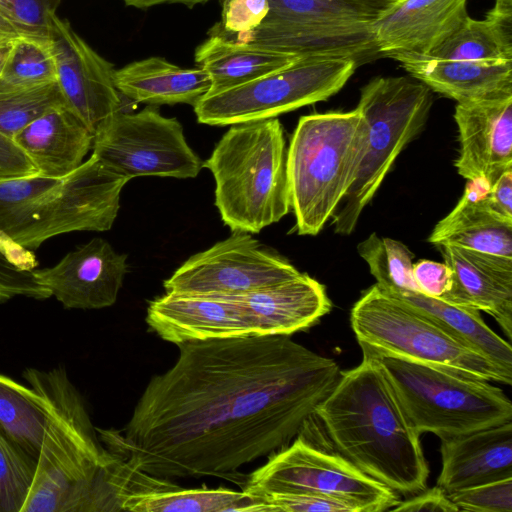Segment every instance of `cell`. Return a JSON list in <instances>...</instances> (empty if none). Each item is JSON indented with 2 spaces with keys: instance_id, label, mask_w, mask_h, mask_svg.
<instances>
[{
  "instance_id": "6da1fadb",
  "label": "cell",
  "mask_w": 512,
  "mask_h": 512,
  "mask_svg": "<svg viewBox=\"0 0 512 512\" xmlns=\"http://www.w3.org/2000/svg\"><path fill=\"white\" fill-rule=\"evenodd\" d=\"M122 431L99 430L106 448L160 478H229L284 448L336 385V361L290 335L177 345Z\"/></svg>"
},
{
  "instance_id": "7a4b0ae2",
  "label": "cell",
  "mask_w": 512,
  "mask_h": 512,
  "mask_svg": "<svg viewBox=\"0 0 512 512\" xmlns=\"http://www.w3.org/2000/svg\"><path fill=\"white\" fill-rule=\"evenodd\" d=\"M313 416L332 448L370 478L404 496L427 488L420 434L371 355L340 372Z\"/></svg>"
},
{
  "instance_id": "3957f363",
  "label": "cell",
  "mask_w": 512,
  "mask_h": 512,
  "mask_svg": "<svg viewBox=\"0 0 512 512\" xmlns=\"http://www.w3.org/2000/svg\"><path fill=\"white\" fill-rule=\"evenodd\" d=\"M128 181L94 154L62 178L36 175L1 181L0 252L20 268L33 270V251L49 238L110 230Z\"/></svg>"
},
{
  "instance_id": "277c9868",
  "label": "cell",
  "mask_w": 512,
  "mask_h": 512,
  "mask_svg": "<svg viewBox=\"0 0 512 512\" xmlns=\"http://www.w3.org/2000/svg\"><path fill=\"white\" fill-rule=\"evenodd\" d=\"M23 377L48 399L50 418L21 512L111 511L107 473L115 455L100 444L65 369L29 368Z\"/></svg>"
},
{
  "instance_id": "5b68a950",
  "label": "cell",
  "mask_w": 512,
  "mask_h": 512,
  "mask_svg": "<svg viewBox=\"0 0 512 512\" xmlns=\"http://www.w3.org/2000/svg\"><path fill=\"white\" fill-rule=\"evenodd\" d=\"M215 205L232 231L259 233L291 209L287 146L277 117L230 125L203 162Z\"/></svg>"
},
{
  "instance_id": "8992f818",
  "label": "cell",
  "mask_w": 512,
  "mask_h": 512,
  "mask_svg": "<svg viewBox=\"0 0 512 512\" xmlns=\"http://www.w3.org/2000/svg\"><path fill=\"white\" fill-rule=\"evenodd\" d=\"M366 123L349 112L302 116L287 147L291 208L299 235H317L353 183L364 152Z\"/></svg>"
},
{
  "instance_id": "52a82bcc",
  "label": "cell",
  "mask_w": 512,
  "mask_h": 512,
  "mask_svg": "<svg viewBox=\"0 0 512 512\" xmlns=\"http://www.w3.org/2000/svg\"><path fill=\"white\" fill-rule=\"evenodd\" d=\"M264 22L231 35L215 24L209 32L268 47L300 59H350L358 66L382 56L373 25L388 6L378 0H269Z\"/></svg>"
},
{
  "instance_id": "ba28073f",
  "label": "cell",
  "mask_w": 512,
  "mask_h": 512,
  "mask_svg": "<svg viewBox=\"0 0 512 512\" xmlns=\"http://www.w3.org/2000/svg\"><path fill=\"white\" fill-rule=\"evenodd\" d=\"M432 90L405 76L376 77L364 85L356 109L366 123L364 152L353 183L337 206L331 225L350 235L402 150L424 129Z\"/></svg>"
},
{
  "instance_id": "9c48e42d",
  "label": "cell",
  "mask_w": 512,
  "mask_h": 512,
  "mask_svg": "<svg viewBox=\"0 0 512 512\" xmlns=\"http://www.w3.org/2000/svg\"><path fill=\"white\" fill-rule=\"evenodd\" d=\"M350 322L362 352L435 366L489 382L512 383L511 373L376 284L353 305Z\"/></svg>"
},
{
  "instance_id": "30bf717a",
  "label": "cell",
  "mask_w": 512,
  "mask_h": 512,
  "mask_svg": "<svg viewBox=\"0 0 512 512\" xmlns=\"http://www.w3.org/2000/svg\"><path fill=\"white\" fill-rule=\"evenodd\" d=\"M391 385L411 426L440 439L512 421V403L489 381L372 354Z\"/></svg>"
},
{
  "instance_id": "8fae6325",
  "label": "cell",
  "mask_w": 512,
  "mask_h": 512,
  "mask_svg": "<svg viewBox=\"0 0 512 512\" xmlns=\"http://www.w3.org/2000/svg\"><path fill=\"white\" fill-rule=\"evenodd\" d=\"M357 67L350 59H299L245 84L207 93L194 112L199 123L210 126L275 118L329 99Z\"/></svg>"
},
{
  "instance_id": "7c38bea8",
  "label": "cell",
  "mask_w": 512,
  "mask_h": 512,
  "mask_svg": "<svg viewBox=\"0 0 512 512\" xmlns=\"http://www.w3.org/2000/svg\"><path fill=\"white\" fill-rule=\"evenodd\" d=\"M242 491L303 493L351 506L355 512L390 511L400 495L370 478L334 449L312 444L299 436L272 453L244 482Z\"/></svg>"
},
{
  "instance_id": "4fadbf2b",
  "label": "cell",
  "mask_w": 512,
  "mask_h": 512,
  "mask_svg": "<svg viewBox=\"0 0 512 512\" xmlns=\"http://www.w3.org/2000/svg\"><path fill=\"white\" fill-rule=\"evenodd\" d=\"M92 154L128 180L140 176L195 178L203 167L181 123L150 105L138 112L116 113L95 133Z\"/></svg>"
},
{
  "instance_id": "5bb4252c",
  "label": "cell",
  "mask_w": 512,
  "mask_h": 512,
  "mask_svg": "<svg viewBox=\"0 0 512 512\" xmlns=\"http://www.w3.org/2000/svg\"><path fill=\"white\" fill-rule=\"evenodd\" d=\"M287 259L251 233L232 231L226 239L189 257L164 281L166 292L236 296L298 275Z\"/></svg>"
},
{
  "instance_id": "9a60e30c",
  "label": "cell",
  "mask_w": 512,
  "mask_h": 512,
  "mask_svg": "<svg viewBox=\"0 0 512 512\" xmlns=\"http://www.w3.org/2000/svg\"><path fill=\"white\" fill-rule=\"evenodd\" d=\"M49 40L65 104L95 135L121 110V95L113 78L115 68L56 14Z\"/></svg>"
},
{
  "instance_id": "2e32d148",
  "label": "cell",
  "mask_w": 512,
  "mask_h": 512,
  "mask_svg": "<svg viewBox=\"0 0 512 512\" xmlns=\"http://www.w3.org/2000/svg\"><path fill=\"white\" fill-rule=\"evenodd\" d=\"M32 273L65 308L112 306L127 273V255L102 238H93L66 254L56 265Z\"/></svg>"
},
{
  "instance_id": "e0dca14e",
  "label": "cell",
  "mask_w": 512,
  "mask_h": 512,
  "mask_svg": "<svg viewBox=\"0 0 512 512\" xmlns=\"http://www.w3.org/2000/svg\"><path fill=\"white\" fill-rule=\"evenodd\" d=\"M459 153L455 168L467 181L490 187L512 169V93L457 103Z\"/></svg>"
},
{
  "instance_id": "ac0fdd59",
  "label": "cell",
  "mask_w": 512,
  "mask_h": 512,
  "mask_svg": "<svg viewBox=\"0 0 512 512\" xmlns=\"http://www.w3.org/2000/svg\"><path fill=\"white\" fill-rule=\"evenodd\" d=\"M146 323L176 345L253 335L238 302L230 296L165 292L151 300Z\"/></svg>"
},
{
  "instance_id": "d6986e66",
  "label": "cell",
  "mask_w": 512,
  "mask_h": 512,
  "mask_svg": "<svg viewBox=\"0 0 512 512\" xmlns=\"http://www.w3.org/2000/svg\"><path fill=\"white\" fill-rule=\"evenodd\" d=\"M468 0H404L387 6L373 25L379 53L424 56L469 16Z\"/></svg>"
},
{
  "instance_id": "ffe728a7",
  "label": "cell",
  "mask_w": 512,
  "mask_h": 512,
  "mask_svg": "<svg viewBox=\"0 0 512 512\" xmlns=\"http://www.w3.org/2000/svg\"><path fill=\"white\" fill-rule=\"evenodd\" d=\"M240 305L253 335H292L328 314L332 303L323 284L298 275L245 294L230 296Z\"/></svg>"
},
{
  "instance_id": "44dd1931",
  "label": "cell",
  "mask_w": 512,
  "mask_h": 512,
  "mask_svg": "<svg viewBox=\"0 0 512 512\" xmlns=\"http://www.w3.org/2000/svg\"><path fill=\"white\" fill-rule=\"evenodd\" d=\"M452 270L445 302L490 314L512 336V258L448 245L438 246Z\"/></svg>"
},
{
  "instance_id": "7402d4cb",
  "label": "cell",
  "mask_w": 512,
  "mask_h": 512,
  "mask_svg": "<svg viewBox=\"0 0 512 512\" xmlns=\"http://www.w3.org/2000/svg\"><path fill=\"white\" fill-rule=\"evenodd\" d=\"M118 511L132 512H270L264 501L227 488H182L132 466L126 470Z\"/></svg>"
},
{
  "instance_id": "603a6c76",
  "label": "cell",
  "mask_w": 512,
  "mask_h": 512,
  "mask_svg": "<svg viewBox=\"0 0 512 512\" xmlns=\"http://www.w3.org/2000/svg\"><path fill=\"white\" fill-rule=\"evenodd\" d=\"M440 440L436 485L447 493L512 478V421Z\"/></svg>"
},
{
  "instance_id": "cb8c5ba5",
  "label": "cell",
  "mask_w": 512,
  "mask_h": 512,
  "mask_svg": "<svg viewBox=\"0 0 512 512\" xmlns=\"http://www.w3.org/2000/svg\"><path fill=\"white\" fill-rule=\"evenodd\" d=\"M94 134L66 104L32 121L13 140L47 178H62L76 170L92 149Z\"/></svg>"
},
{
  "instance_id": "d4e9b609",
  "label": "cell",
  "mask_w": 512,
  "mask_h": 512,
  "mask_svg": "<svg viewBox=\"0 0 512 512\" xmlns=\"http://www.w3.org/2000/svg\"><path fill=\"white\" fill-rule=\"evenodd\" d=\"M489 188L484 180L467 181L459 202L435 225L428 241L436 246L512 258V221L489 207L486 201Z\"/></svg>"
},
{
  "instance_id": "484cf974",
  "label": "cell",
  "mask_w": 512,
  "mask_h": 512,
  "mask_svg": "<svg viewBox=\"0 0 512 512\" xmlns=\"http://www.w3.org/2000/svg\"><path fill=\"white\" fill-rule=\"evenodd\" d=\"M391 58L414 79L457 103L512 93V61L439 60L412 55Z\"/></svg>"
},
{
  "instance_id": "4316f807",
  "label": "cell",
  "mask_w": 512,
  "mask_h": 512,
  "mask_svg": "<svg viewBox=\"0 0 512 512\" xmlns=\"http://www.w3.org/2000/svg\"><path fill=\"white\" fill-rule=\"evenodd\" d=\"M113 78L120 95L150 106H194L211 89L203 69L182 68L156 56L115 69Z\"/></svg>"
},
{
  "instance_id": "83f0119b",
  "label": "cell",
  "mask_w": 512,
  "mask_h": 512,
  "mask_svg": "<svg viewBox=\"0 0 512 512\" xmlns=\"http://www.w3.org/2000/svg\"><path fill=\"white\" fill-rule=\"evenodd\" d=\"M209 37L195 50L197 67L211 80L210 92L245 84L285 68L300 58L261 45L238 42L220 34Z\"/></svg>"
},
{
  "instance_id": "f1b7e54d",
  "label": "cell",
  "mask_w": 512,
  "mask_h": 512,
  "mask_svg": "<svg viewBox=\"0 0 512 512\" xmlns=\"http://www.w3.org/2000/svg\"><path fill=\"white\" fill-rule=\"evenodd\" d=\"M417 57L439 60L512 61V5L495 3L482 20L468 16L441 44L427 55Z\"/></svg>"
},
{
  "instance_id": "f546056e",
  "label": "cell",
  "mask_w": 512,
  "mask_h": 512,
  "mask_svg": "<svg viewBox=\"0 0 512 512\" xmlns=\"http://www.w3.org/2000/svg\"><path fill=\"white\" fill-rule=\"evenodd\" d=\"M429 316L456 338L512 374V347L483 321L480 311L425 296L417 291L394 294Z\"/></svg>"
},
{
  "instance_id": "4dcf8cb0",
  "label": "cell",
  "mask_w": 512,
  "mask_h": 512,
  "mask_svg": "<svg viewBox=\"0 0 512 512\" xmlns=\"http://www.w3.org/2000/svg\"><path fill=\"white\" fill-rule=\"evenodd\" d=\"M49 418V401L39 389L0 374V432L36 460Z\"/></svg>"
},
{
  "instance_id": "1f68e13d",
  "label": "cell",
  "mask_w": 512,
  "mask_h": 512,
  "mask_svg": "<svg viewBox=\"0 0 512 512\" xmlns=\"http://www.w3.org/2000/svg\"><path fill=\"white\" fill-rule=\"evenodd\" d=\"M54 82H57V67L49 39L23 36L10 44L0 74V92Z\"/></svg>"
},
{
  "instance_id": "d6a6232c",
  "label": "cell",
  "mask_w": 512,
  "mask_h": 512,
  "mask_svg": "<svg viewBox=\"0 0 512 512\" xmlns=\"http://www.w3.org/2000/svg\"><path fill=\"white\" fill-rule=\"evenodd\" d=\"M357 250L375 284L384 292L417 291L412 275L414 254L405 244L372 233L358 244Z\"/></svg>"
},
{
  "instance_id": "836d02e7",
  "label": "cell",
  "mask_w": 512,
  "mask_h": 512,
  "mask_svg": "<svg viewBox=\"0 0 512 512\" xmlns=\"http://www.w3.org/2000/svg\"><path fill=\"white\" fill-rule=\"evenodd\" d=\"M65 104L57 82L0 92V132L13 139L48 110Z\"/></svg>"
},
{
  "instance_id": "e575fe53",
  "label": "cell",
  "mask_w": 512,
  "mask_h": 512,
  "mask_svg": "<svg viewBox=\"0 0 512 512\" xmlns=\"http://www.w3.org/2000/svg\"><path fill=\"white\" fill-rule=\"evenodd\" d=\"M37 460L0 432V512H21L30 493Z\"/></svg>"
},
{
  "instance_id": "d590c367",
  "label": "cell",
  "mask_w": 512,
  "mask_h": 512,
  "mask_svg": "<svg viewBox=\"0 0 512 512\" xmlns=\"http://www.w3.org/2000/svg\"><path fill=\"white\" fill-rule=\"evenodd\" d=\"M62 0H0V10L27 37L49 39Z\"/></svg>"
},
{
  "instance_id": "8d00e7d4",
  "label": "cell",
  "mask_w": 512,
  "mask_h": 512,
  "mask_svg": "<svg viewBox=\"0 0 512 512\" xmlns=\"http://www.w3.org/2000/svg\"><path fill=\"white\" fill-rule=\"evenodd\" d=\"M458 511L512 512V478L448 493Z\"/></svg>"
},
{
  "instance_id": "74e56055",
  "label": "cell",
  "mask_w": 512,
  "mask_h": 512,
  "mask_svg": "<svg viewBox=\"0 0 512 512\" xmlns=\"http://www.w3.org/2000/svg\"><path fill=\"white\" fill-rule=\"evenodd\" d=\"M269 9V0H223L218 25L228 34H245L264 22Z\"/></svg>"
},
{
  "instance_id": "f35d334b",
  "label": "cell",
  "mask_w": 512,
  "mask_h": 512,
  "mask_svg": "<svg viewBox=\"0 0 512 512\" xmlns=\"http://www.w3.org/2000/svg\"><path fill=\"white\" fill-rule=\"evenodd\" d=\"M16 296L43 300L51 297L49 291L34 277L32 270H24L0 252V302Z\"/></svg>"
},
{
  "instance_id": "ab89813d",
  "label": "cell",
  "mask_w": 512,
  "mask_h": 512,
  "mask_svg": "<svg viewBox=\"0 0 512 512\" xmlns=\"http://www.w3.org/2000/svg\"><path fill=\"white\" fill-rule=\"evenodd\" d=\"M273 512H355L342 502L303 493H265L258 495Z\"/></svg>"
},
{
  "instance_id": "60d3db41",
  "label": "cell",
  "mask_w": 512,
  "mask_h": 512,
  "mask_svg": "<svg viewBox=\"0 0 512 512\" xmlns=\"http://www.w3.org/2000/svg\"><path fill=\"white\" fill-rule=\"evenodd\" d=\"M412 275L417 291L442 300L452 287V270L445 262L422 259L413 264Z\"/></svg>"
},
{
  "instance_id": "b9f144b4",
  "label": "cell",
  "mask_w": 512,
  "mask_h": 512,
  "mask_svg": "<svg viewBox=\"0 0 512 512\" xmlns=\"http://www.w3.org/2000/svg\"><path fill=\"white\" fill-rule=\"evenodd\" d=\"M38 175L36 167L15 141L0 132V182Z\"/></svg>"
},
{
  "instance_id": "7bdbcfd3",
  "label": "cell",
  "mask_w": 512,
  "mask_h": 512,
  "mask_svg": "<svg viewBox=\"0 0 512 512\" xmlns=\"http://www.w3.org/2000/svg\"><path fill=\"white\" fill-rule=\"evenodd\" d=\"M390 511L459 512L448 493L438 485L430 489L425 488L406 500H400Z\"/></svg>"
},
{
  "instance_id": "ee69618b",
  "label": "cell",
  "mask_w": 512,
  "mask_h": 512,
  "mask_svg": "<svg viewBox=\"0 0 512 512\" xmlns=\"http://www.w3.org/2000/svg\"><path fill=\"white\" fill-rule=\"evenodd\" d=\"M489 207L499 216L512 221V169L506 170L486 193Z\"/></svg>"
},
{
  "instance_id": "f6af8a7d",
  "label": "cell",
  "mask_w": 512,
  "mask_h": 512,
  "mask_svg": "<svg viewBox=\"0 0 512 512\" xmlns=\"http://www.w3.org/2000/svg\"><path fill=\"white\" fill-rule=\"evenodd\" d=\"M23 36L14 23L0 10V47L9 46Z\"/></svg>"
},
{
  "instance_id": "bcb514c9",
  "label": "cell",
  "mask_w": 512,
  "mask_h": 512,
  "mask_svg": "<svg viewBox=\"0 0 512 512\" xmlns=\"http://www.w3.org/2000/svg\"><path fill=\"white\" fill-rule=\"evenodd\" d=\"M126 6H131L138 9H148L156 5L160 4H171V3H179L183 4L189 8L197 4H205L210 0H122Z\"/></svg>"
},
{
  "instance_id": "7dc6e473",
  "label": "cell",
  "mask_w": 512,
  "mask_h": 512,
  "mask_svg": "<svg viewBox=\"0 0 512 512\" xmlns=\"http://www.w3.org/2000/svg\"><path fill=\"white\" fill-rule=\"evenodd\" d=\"M9 46L0 47V74L2 72V69H3L5 61H6V57H7L8 51H9Z\"/></svg>"
},
{
  "instance_id": "c3c4849f",
  "label": "cell",
  "mask_w": 512,
  "mask_h": 512,
  "mask_svg": "<svg viewBox=\"0 0 512 512\" xmlns=\"http://www.w3.org/2000/svg\"><path fill=\"white\" fill-rule=\"evenodd\" d=\"M378 1L383 2V3L387 4L388 6H390V5H394V4L404 1V0H378Z\"/></svg>"
},
{
  "instance_id": "681fc988",
  "label": "cell",
  "mask_w": 512,
  "mask_h": 512,
  "mask_svg": "<svg viewBox=\"0 0 512 512\" xmlns=\"http://www.w3.org/2000/svg\"><path fill=\"white\" fill-rule=\"evenodd\" d=\"M495 3L504 4V5H512V0H496Z\"/></svg>"
}]
</instances>
